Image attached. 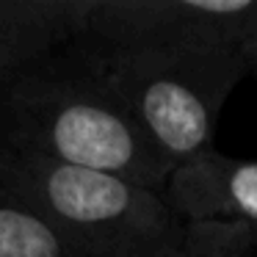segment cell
<instances>
[{"label":"cell","instance_id":"6da1fadb","mask_svg":"<svg viewBox=\"0 0 257 257\" xmlns=\"http://www.w3.org/2000/svg\"><path fill=\"white\" fill-rule=\"evenodd\" d=\"M0 152L116 174L163 191L174 166L75 42L25 64L0 89Z\"/></svg>","mask_w":257,"mask_h":257},{"label":"cell","instance_id":"8992f818","mask_svg":"<svg viewBox=\"0 0 257 257\" xmlns=\"http://www.w3.org/2000/svg\"><path fill=\"white\" fill-rule=\"evenodd\" d=\"M0 257H78L0 183Z\"/></svg>","mask_w":257,"mask_h":257},{"label":"cell","instance_id":"ba28073f","mask_svg":"<svg viewBox=\"0 0 257 257\" xmlns=\"http://www.w3.org/2000/svg\"><path fill=\"white\" fill-rule=\"evenodd\" d=\"M240 50H243L246 61H249V72L257 75V23L246 31V36L240 39Z\"/></svg>","mask_w":257,"mask_h":257},{"label":"cell","instance_id":"7a4b0ae2","mask_svg":"<svg viewBox=\"0 0 257 257\" xmlns=\"http://www.w3.org/2000/svg\"><path fill=\"white\" fill-rule=\"evenodd\" d=\"M172 166L210 150L221 108L249 72L240 45L213 39L86 45L72 39Z\"/></svg>","mask_w":257,"mask_h":257},{"label":"cell","instance_id":"5b68a950","mask_svg":"<svg viewBox=\"0 0 257 257\" xmlns=\"http://www.w3.org/2000/svg\"><path fill=\"white\" fill-rule=\"evenodd\" d=\"M83 0H0V89L34 58L78 36Z\"/></svg>","mask_w":257,"mask_h":257},{"label":"cell","instance_id":"52a82bcc","mask_svg":"<svg viewBox=\"0 0 257 257\" xmlns=\"http://www.w3.org/2000/svg\"><path fill=\"white\" fill-rule=\"evenodd\" d=\"M257 227L229 221L185 224L183 246L172 257H254Z\"/></svg>","mask_w":257,"mask_h":257},{"label":"cell","instance_id":"277c9868","mask_svg":"<svg viewBox=\"0 0 257 257\" xmlns=\"http://www.w3.org/2000/svg\"><path fill=\"white\" fill-rule=\"evenodd\" d=\"M163 199L183 224L229 221L257 227V161H238L202 150L177 163L163 185Z\"/></svg>","mask_w":257,"mask_h":257},{"label":"cell","instance_id":"3957f363","mask_svg":"<svg viewBox=\"0 0 257 257\" xmlns=\"http://www.w3.org/2000/svg\"><path fill=\"white\" fill-rule=\"evenodd\" d=\"M0 183L78 257H172L183 246L163 191L116 174L0 152Z\"/></svg>","mask_w":257,"mask_h":257}]
</instances>
